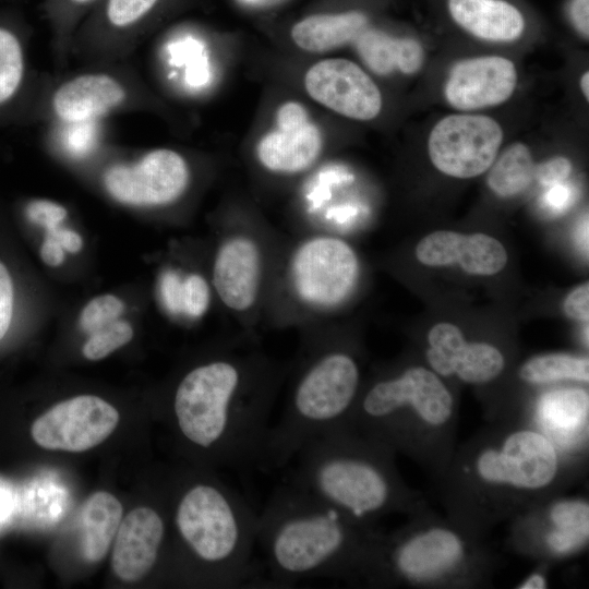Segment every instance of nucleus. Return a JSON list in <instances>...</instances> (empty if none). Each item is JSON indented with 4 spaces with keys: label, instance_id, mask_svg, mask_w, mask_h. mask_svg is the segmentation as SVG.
I'll return each instance as SVG.
<instances>
[{
    "label": "nucleus",
    "instance_id": "f257e3e1",
    "mask_svg": "<svg viewBox=\"0 0 589 589\" xmlns=\"http://www.w3.org/2000/svg\"><path fill=\"white\" fill-rule=\"evenodd\" d=\"M586 465L521 419L488 421L456 446L432 490L445 515L489 537L496 526L565 493Z\"/></svg>",
    "mask_w": 589,
    "mask_h": 589
},
{
    "label": "nucleus",
    "instance_id": "f03ea898",
    "mask_svg": "<svg viewBox=\"0 0 589 589\" xmlns=\"http://www.w3.org/2000/svg\"><path fill=\"white\" fill-rule=\"evenodd\" d=\"M382 532L284 480L257 513L265 588L311 579L363 587Z\"/></svg>",
    "mask_w": 589,
    "mask_h": 589
},
{
    "label": "nucleus",
    "instance_id": "7ed1b4c3",
    "mask_svg": "<svg viewBox=\"0 0 589 589\" xmlns=\"http://www.w3.org/2000/svg\"><path fill=\"white\" fill-rule=\"evenodd\" d=\"M249 363L219 358L190 370L172 401L177 429L213 464L260 470L271 429L272 382Z\"/></svg>",
    "mask_w": 589,
    "mask_h": 589
},
{
    "label": "nucleus",
    "instance_id": "20e7f679",
    "mask_svg": "<svg viewBox=\"0 0 589 589\" xmlns=\"http://www.w3.org/2000/svg\"><path fill=\"white\" fill-rule=\"evenodd\" d=\"M396 453L347 425L308 441L294 455L285 481L348 517L372 526L381 518L414 516L430 508L396 465Z\"/></svg>",
    "mask_w": 589,
    "mask_h": 589
},
{
    "label": "nucleus",
    "instance_id": "39448f33",
    "mask_svg": "<svg viewBox=\"0 0 589 589\" xmlns=\"http://www.w3.org/2000/svg\"><path fill=\"white\" fill-rule=\"evenodd\" d=\"M458 399L426 364H409L361 389L345 424L419 465L431 483L456 449Z\"/></svg>",
    "mask_w": 589,
    "mask_h": 589
},
{
    "label": "nucleus",
    "instance_id": "423d86ee",
    "mask_svg": "<svg viewBox=\"0 0 589 589\" xmlns=\"http://www.w3.org/2000/svg\"><path fill=\"white\" fill-rule=\"evenodd\" d=\"M501 566L488 536L430 507L382 532L363 587L482 589L492 586Z\"/></svg>",
    "mask_w": 589,
    "mask_h": 589
},
{
    "label": "nucleus",
    "instance_id": "0eeeda50",
    "mask_svg": "<svg viewBox=\"0 0 589 589\" xmlns=\"http://www.w3.org/2000/svg\"><path fill=\"white\" fill-rule=\"evenodd\" d=\"M173 522L215 585L265 587L263 567L254 555L257 513L236 490L214 478L196 479L179 495Z\"/></svg>",
    "mask_w": 589,
    "mask_h": 589
},
{
    "label": "nucleus",
    "instance_id": "6e6552de",
    "mask_svg": "<svg viewBox=\"0 0 589 589\" xmlns=\"http://www.w3.org/2000/svg\"><path fill=\"white\" fill-rule=\"evenodd\" d=\"M156 99L129 61L83 64L71 72L47 74L38 84L37 120L86 122L152 110Z\"/></svg>",
    "mask_w": 589,
    "mask_h": 589
},
{
    "label": "nucleus",
    "instance_id": "1a4fd4ad",
    "mask_svg": "<svg viewBox=\"0 0 589 589\" xmlns=\"http://www.w3.org/2000/svg\"><path fill=\"white\" fill-rule=\"evenodd\" d=\"M508 548L548 564L573 558L589 543V501L565 493L546 498L508 521Z\"/></svg>",
    "mask_w": 589,
    "mask_h": 589
},
{
    "label": "nucleus",
    "instance_id": "9d476101",
    "mask_svg": "<svg viewBox=\"0 0 589 589\" xmlns=\"http://www.w3.org/2000/svg\"><path fill=\"white\" fill-rule=\"evenodd\" d=\"M191 182L188 159L178 151L158 147L131 158L108 159L99 183L116 202L132 207H158L177 202Z\"/></svg>",
    "mask_w": 589,
    "mask_h": 589
},
{
    "label": "nucleus",
    "instance_id": "9b49d317",
    "mask_svg": "<svg viewBox=\"0 0 589 589\" xmlns=\"http://www.w3.org/2000/svg\"><path fill=\"white\" fill-rule=\"evenodd\" d=\"M161 0H100L76 29L70 58L83 64L129 61Z\"/></svg>",
    "mask_w": 589,
    "mask_h": 589
},
{
    "label": "nucleus",
    "instance_id": "f8f14e48",
    "mask_svg": "<svg viewBox=\"0 0 589 589\" xmlns=\"http://www.w3.org/2000/svg\"><path fill=\"white\" fill-rule=\"evenodd\" d=\"M503 139V129L493 118L453 113L432 128L428 154L440 172L458 179L474 178L489 170Z\"/></svg>",
    "mask_w": 589,
    "mask_h": 589
},
{
    "label": "nucleus",
    "instance_id": "ddd939ff",
    "mask_svg": "<svg viewBox=\"0 0 589 589\" xmlns=\"http://www.w3.org/2000/svg\"><path fill=\"white\" fill-rule=\"evenodd\" d=\"M359 263L354 251L334 237H316L303 243L291 262V279L306 303L328 308L347 298L356 285Z\"/></svg>",
    "mask_w": 589,
    "mask_h": 589
},
{
    "label": "nucleus",
    "instance_id": "4468645a",
    "mask_svg": "<svg viewBox=\"0 0 589 589\" xmlns=\"http://www.w3.org/2000/svg\"><path fill=\"white\" fill-rule=\"evenodd\" d=\"M119 422L117 409L106 400L81 395L63 400L32 425V436L52 450L84 452L105 441Z\"/></svg>",
    "mask_w": 589,
    "mask_h": 589
},
{
    "label": "nucleus",
    "instance_id": "2eb2a0df",
    "mask_svg": "<svg viewBox=\"0 0 589 589\" xmlns=\"http://www.w3.org/2000/svg\"><path fill=\"white\" fill-rule=\"evenodd\" d=\"M426 365L444 380L455 377L472 386H485L500 378L507 358L495 344L468 340L455 324L440 322L426 335Z\"/></svg>",
    "mask_w": 589,
    "mask_h": 589
},
{
    "label": "nucleus",
    "instance_id": "dca6fc26",
    "mask_svg": "<svg viewBox=\"0 0 589 589\" xmlns=\"http://www.w3.org/2000/svg\"><path fill=\"white\" fill-rule=\"evenodd\" d=\"M303 85L313 100L352 120H372L383 107L376 83L349 59L328 58L312 64L304 74Z\"/></svg>",
    "mask_w": 589,
    "mask_h": 589
},
{
    "label": "nucleus",
    "instance_id": "f3484780",
    "mask_svg": "<svg viewBox=\"0 0 589 589\" xmlns=\"http://www.w3.org/2000/svg\"><path fill=\"white\" fill-rule=\"evenodd\" d=\"M588 413V389L560 386L540 392L519 419L544 433L565 454L587 460Z\"/></svg>",
    "mask_w": 589,
    "mask_h": 589
},
{
    "label": "nucleus",
    "instance_id": "a211bd4d",
    "mask_svg": "<svg viewBox=\"0 0 589 589\" xmlns=\"http://www.w3.org/2000/svg\"><path fill=\"white\" fill-rule=\"evenodd\" d=\"M322 147V132L304 106L287 101L278 108L273 128L261 137L256 155L269 171L296 173L309 168Z\"/></svg>",
    "mask_w": 589,
    "mask_h": 589
},
{
    "label": "nucleus",
    "instance_id": "6ab92c4d",
    "mask_svg": "<svg viewBox=\"0 0 589 589\" xmlns=\"http://www.w3.org/2000/svg\"><path fill=\"white\" fill-rule=\"evenodd\" d=\"M514 62L502 56H481L456 62L445 84L446 101L461 111L494 107L507 101L517 85Z\"/></svg>",
    "mask_w": 589,
    "mask_h": 589
},
{
    "label": "nucleus",
    "instance_id": "aec40b11",
    "mask_svg": "<svg viewBox=\"0 0 589 589\" xmlns=\"http://www.w3.org/2000/svg\"><path fill=\"white\" fill-rule=\"evenodd\" d=\"M417 260L432 267L458 264L471 275L491 276L507 264V252L495 238L485 233L464 235L438 230L423 237L416 247Z\"/></svg>",
    "mask_w": 589,
    "mask_h": 589
},
{
    "label": "nucleus",
    "instance_id": "412c9836",
    "mask_svg": "<svg viewBox=\"0 0 589 589\" xmlns=\"http://www.w3.org/2000/svg\"><path fill=\"white\" fill-rule=\"evenodd\" d=\"M166 525L154 508L140 506L120 522L115 537L111 565L124 581H136L156 564L164 543Z\"/></svg>",
    "mask_w": 589,
    "mask_h": 589
},
{
    "label": "nucleus",
    "instance_id": "4be33fe9",
    "mask_svg": "<svg viewBox=\"0 0 589 589\" xmlns=\"http://www.w3.org/2000/svg\"><path fill=\"white\" fill-rule=\"evenodd\" d=\"M443 9L457 28L483 41L514 43L528 28L525 10L513 0H443Z\"/></svg>",
    "mask_w": 589,
    "mask_h": 589
},
{
    "label": "nucleus",
    "instance_id": "5701e85b",
    "mask_svg": "<svg viewBox=\"0 0 589 589\" xmlns=\"http://www.w3.org/2000/svg\"><path fill=\"white\" fill-rule=\"evenodd\" d=\"M260 277V252L251 239L237 236L219 248L213 280L226 306L235 311L248 310L257 297Z\"/></svg>",
    "mask_w": 589,
    "mask_h": 589
},
{
    "label": "nucleus",
    "instance_id": "b1692460",
    "mask_svg": "<svg viewBox=\"0 0 589 589\" xmlns=\"http://www.w3.org/2000/svg\"><path fill=\"white\" fill-rule=\"evenodd\" d=\"M354 41L362 61L380 75L394 71L414 74L424 61L423 46L413 37H397L368 26Z\"/></svg>",
    "mask_w": 589,
    "mask_h": 589
},
{
    "label": "nucleus",
    "instance_id": "393cba45",
    "mask_svg": "<svg viewBox=\"0 0 589 589\" xmlns=\"http://www.w3.org/2000/svg\"><path fill=\"white\" fill-rule=\"evenodd\" d=\"M44 141L56 156L73 164L101 158L111 149L109 120L45 123Z\"/></svg>",
    "mask_w": 589,
    "mask_h": 589
},
{
    "label": "nucleus",
    "instance_id": "a878e982",
    "mask_svg": "<svg viewBox=\"0 0 589 589\" xmlns=\"http://www.w3.org/2000/svg\"><path fill=\"white\" fill-rule=\"evenodd\" d=\"M369 22L368 14L359 10L310 15L294 24L291 38L304 51L323 53L354 40Z\"/></svg>",
    "mask_w": 589,
    "mask_h": 589
},
{
    "label": "nucleus",
    "instance_id": "bb28decb",
    "mask_svg": "<svg viewBox=\"0 0 589 589\" xmlns=\"http://www.w3.org/2000/svg\"><path fill=\"white\" fill-rule=\"evenodd\" d=\"M122 505L106 492L92 494L83 504L80 514L81 551L88 563L101 561L108 553L120 522Z\"/></svg>",
    "mask_w": 589,
    "mask_h": 589
},
{
    "label": "nucleus",
    "instance_id": "cd10ccee",
    "mask_svg": "<svg viewBox=\"0 0 589 589\" xmlns=\"http://www.w3.org/2000/svg\"><path fill=\"white\" fill-rule=\"evenodd\" d=\"M518 380L531 387L557 385L566 382L588 384L589 358L567 352L533 356L517 370Z\"/></svg>",
    "mask_w": 589,
    "mask_h": 589
},
{
    "label": "nucleus",
    "instance_id": "c85d7f7f",
    "mask_svg": "<svg viewBox=\"0 0 589 589\" xmlns=\"http://www.w3.org/2000/svg\"><path fill=\"white\" fill-rule=\"evenodd\" d=\"M100 0H46L45 13L50 29L55 69L62 72L69 64L73 36Z\"/></svg>",
    "mask_w": 589,
    "mask_h": 589
},
{
    "label": "nucleus",
    "instance_id": "c756f323",
    "mask_svg": "<svg viewBox=\"0 0 589 589\" xmlns=\"http://www.w3.org/2000/svg\"><path fill=\"white\" fill-rule=\"evenodd\" d=\"M486 179L490 190L500 197H513L524 192L534 176V164L529 147L513 143L496 156Z\"/></svg>",
    "mask_w": 589,
    "mask_h": 589
},
{
    "label": "nucleus",
    "instance_id": "7c9ffc66",
    "mask_svg": "<svg viewBox=\"0 0 589 589\" xmlns=\"http://www.w3.org/2000/svg\"><path fill=\"white\" fill-rule=\"evenodd\" d=\"M25 47L13 29L0 25V108L11 103L26 77Z\"/></svg>",
    "mask_w": 589,
    "mask_h": 589
},
{
    "label": "nucleus",
    "instance_id": "2f4dec72",
    "mask_svg": "<svg viewBox=\"0 0 589 589\" xmlns=\"http://www.w3.org/2000/svg\"><path fill=\"white\" fill-rule=\"evenodd\" d=\"M133 336L132 326L124 321H113L95 330L83 346L88 360H99L125 345Z\"/></svg>",
    "mask_w": 589,
    "mask_h": 589
},
{
    "label": "nucleus",
    "instance_id": "473e14b6",
    "mask_svg": "<svg viewBox=\"0 0 589 589\" xmlns=\"http://www.w3.org/2000/svg\"><path fill=\"white\" fill-rule=\"evenodd\" d=\"M123 310V303L112 294L96 297L84 308L81 314L82 328L92 334L95 330L118 320Z\"/></svg>",
    "mask_w": 589,
    "mask_h": 589
},
{
    "label": "nucleus",
    "instance_id": "72a5a7b5",
    "mask_svg": "<svg viewBox=\"0 0 589 589\" xmlns=\"http://www.w3.org/2000/svg\"><path fill=\"white\" fill-rule=\"evenodd\" d=\"M209 289L203 277L196 274L183 278L182 314L199 317L207 310Z\"/></svg>",
    "mask_w": 589,
    "mask_h": 589
},
{
    "label": "nucleus",
    "instance_id": "f704fd0d",
    "mask_svg": "<svg viewBox=\"0 0 589 589\" xmlns=\"http://www.w3.org/2000/svg\"><path fill=\"white\" fill-rule=\"evenodd\" d=\"M25 214L31 223L50 230L65 219L68 212L64 206L57 202L36 199L26 204Z\"/></svg>",
    "mask_w": 589,
    "mask_h": 589
},
{
    "label": "nucleus",
    "instance_id": "c9c22d12",
    "mask_svg": "<svg viewBox=\"0 0 589 589\" xmlns=\"http://www.w3.org/2000/svg\"><path fill=\"white\" fill-rule=\"evenodd\" d=\"M183 278L176 271H166L159 280L160 299L166 310L172 314H182Z\"/></svg>",
    "mask_w": 589,
    "mask_h": 589
},
{
    "label": "nucleus",
    "instance_id": "e433bc0d",
    "mask_svg": "<svg viewBox=\"0 0 589 589\" xmlns=\"http://www.w3.org/2000/svg\"><path fill=\"white\" fill-rule=\"evenodd\" d=\"M565 314L574 321L587 322L589 318V284L575 287L563 303Z\"/></svg>",
    "mask_w": 589,
    "mask_h": 589
},
{
    "label": "nucleus",
    "instance_id": "4c0bfd02",
    "mask_svg": "<svg viewBox=\"0 0 589 589\" xmlns=\"http://www.w3.org/2000/svg\"><path fill=\"white\" fill-rule=\"evenodd\" d=\"M13 311V285L7 267L0 262V339L7 334Z\"/></svg>",
    "mask_w": 589,
    "mask_h": 589
},
{
    "label": "nucleus",
    "instance_id": "58836bf2",
    "mask_svg": "<svg viewBox=\"0 0 589 589\" xmlns=\"http://www.w3.org/2000/svg\"><path fill=\"white\" fill-rule=\"evenodd\" d=\"M572 164L565 157H555L542 164L534 170V175L543 184H557L568 178Z\"/></svg>",
    "mask_w": 589,
    "mask_h": 589
},
{
    "label": "nucleus",
    "instance_id": "ea45409f",
    "mask_svg": "<svg viewBox=\"0 0 589 589\" xmlns=\"http://www.w3.org/2000/svg\"><path fill=\"white\" fill-rule=\"evenodd\" d=\"M567 21L585 39L589 38V0H568L565 5Z\"/></svg>",
    "mask_w": 589,
    "mask_h": 589
},
{
    "label": "nucleus",
    "instance_id": "a19ab883",
    "mask_svg": "<svg viewBox=\"0 0 589 589\" xmlns=\"http://www.w3.org/2000/svg\"><path fill=\"white\" fill-rule=\"evenodd\" d=\"M47 236L55 238L67 251L74 253L81 250L82 239L81 237L70 229L60 228L59 226L47 230Z\"/></svg>",
    "mask_w": 589,
    "mask_h": 589
},
{
    "label": "nucleus",
    "instance_id": "79ce46f5",
    "mask_svg": "<svg viewBox=\"0 0 589 589\" xmlns=\"http://www.w3.org/2000/svg\"><path fill=\"white\" fill-rule=\"evenodd\" d=\"M540 566L527 575L517 584V589H544L549 588V565L539 563Z\"/></svg>",
    "mask_w": 589,
    "mask_h": 589
},
{
    "label": "nucleus",
    "instance_id": "37998d69",
    "mask_svg": "<svg viewBox=\"0 0 589 589\" xmlns=\"http://www.w3.org/2000/svg\"><path fill=\"white\" fill-rule=\"evenodd\" d=\"M40 256L46 264L50 266H58L64 260L63 248L55 238L46 236V239L40 248Z\"/></svg>",
    "mask_w": 589,
    "mask_h": 589
},
{
    "label": "nucleus",
    "instance_id": "c03bdc74",
    "mask_svg": "<svg viewBox=\"0 0 589 589\" xmlns=\"http://www.w3.org/2000/svg\"><path fill=\"white\" fill-rule=\"evenodd\" d=\"M568 191L564 187H553L546 195L549 206L553 208H563L567 202Z\"/></svg>",
    "mask_w": 589,
    "mask_h": 589
},
{
    "label": "nucleus",
    "instance_id": "a18cd8bd",
    "mask_svg": "<svg viewBox=\"0 0 589 589\" xmlns=\"http://www.w3.org/2000/svg\"><path fill=\"white\" fill-rule=\"evenodd\" d=\"M10 506V496L8 492L0 486V521L3 520L4 516L8 514Z\"/></svg>",
    "mask_w": 589,
    "mask_h": 589
},
{
    "label": "nucleus",
    "instance_id": "49530a36",
    "mask_svg": "<svg viewBox=\"0 0 589 589\" xmlns=\"http://www.w3.org/2000/svg\"><path fill=\"white\" fill-rule=\"evenodd\" d=\"M580 238L578 242L581 244L582 249H588V217L582 220V224L579 228Z\"/></svg>",
    "mask_w": 589,
    "mask_h": 589
},
{
    "label": "nucleus",
    "instance_id": "de8ad7c7",
    "mask_svg": "<svg viewBox=\"0 0 589 589\" xmlns=\"http://www.w3.org/2000/svg\"><path fill=\"white\" fill-rule=\"evenodd\" d=\"M580 89L584 97L589 99V73L586 71L580 77Z\"/></svg>",
    "mask_w": 589,
    "mask_h": 589
}]
</instances>
